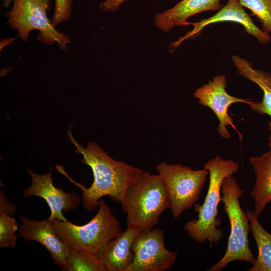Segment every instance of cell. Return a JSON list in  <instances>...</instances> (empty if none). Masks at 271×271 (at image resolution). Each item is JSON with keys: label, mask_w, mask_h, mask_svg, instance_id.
<instances>
[{"label": "cell", "mask_w": 271, "mask_h": 271, "mask_svg": "<svg viewBox=\"0 0 271 271\" xmlns=\"http://www.w3.org/2000/svg\"><path fill=\"white\" fill-rule=\"evenodd\" d=\"M68 137L76 147L75 153L82 155L81 162L92 169L93 183L86 188L72 179L62 166L56 165L55 168L82 190L85 209L91 211L96 209L99 207V200L105 196L122 204L128 188L139 178L143 171L124 161L115 160L94 142L90 141L86 147H83L74 138L71 127L68 130Z\"/></svg>", "instance_id": "1"}, {"label": "cell", "mask_w": 271, "mask_h": 271, "mask_svg": "<svg viewBox=\"0 0 271 271\" xmlns=\"http://www.w3.org/2000/svg\"><path fill=\"white\" fill-rule=\"evenodd\" d=\"M203 166L209 172L208 190L203 203L194 205L197 219L188 222L184 230L195 241L204 243L208 241L212 247L219 243L223 236L222 230L218 228L220 219L217 217L218 206L221 200L222 184L226 177L237 172L239 166L232 160H224L216 155Z\"/></svg>", "instance_id": "2"}, {"label": "cell", "mask_w": 271, "mask_h": 271, "mask_svg": "<svg viewBox=\"0 0 271 271\" xmlns=\"http://www.w3.org/2000/svg\"><path fill=\"white\" fill-rule=\"evenodd\" d=\"M121 205L127 227L148 230L158 224L161 214L170 208V200L161 176L143 172L128 188Z\"/></svg>", "instance_id": "3"}, {"label": "cell", "mask_w": 271, "mask_h": 271, "mask_svg": "<svg viewBox=\"0 0 271 271\" xmlns=\"http://www.w3.org/2000/svg\"><path fill=\"white\" fill-rule=\"evenodd\" d=\"M51 223L58 237L69 248L95 254L122 233L119 221L103 199L99 200L97 214L85 224L55 218Z\"/></svg>", "instance_id": "4"}, {"label": "cell", "mask_w": 271, "mask_h": 271, "mask_svg": "<svg viewBox=\"0 0 271 271\" xmlns=\"http://www.w3.org/2000/svg\"><path fill=\"white\" fill-rule=\"evenodd\" d=\"M235 178L230 175L226 177L222 184L221 201L230 224V234L224 256L208 271H219L234 261L253 264L255 258L249 246L248 235L251 229L249 220L241 208L239 199L244 193Z\"/></svg>", "instance_id": "5"}, {"label": "cell", "mask_w": 271, "mask_h": 271, "mask_svg": "<svg viewBox=\"0 0 271 271\" xmlns=\"http://www.w3.org/2000/svg\"><path fill=\"white\" fill-rule=\"evenodd\" d=\"M51 1L13 0L11 10L5 14L6 23L18 32L24 42H27L30 32L36 30L39 31V42L49 45L56 43L61 51H66L67 45L71 43L70 38L58 31L47 16Z\"/></svg>", "instance_id": "6"}, {"label": "cell", "mask_w": 271, "mask_h": 271, "mask_svg": "<svg viewBox=\"0 0 271 271\" xmlns=\"http://www.w3.org/2000/svg\"><path fill=\"white\" fill-rule=\"evenodd\" d=\"M156 170L166 185L170 200V209L175 219L196 202L209 175L204 168L193 170L180 164H168L163 161Z\"/></svg>", "instance_id": "7"}, {"label": "cell", "mask_w": 271, "mask_h": 271, "mask_svg": "<svg viewBox=\"0 0 271 271\" xmlns=\"http://www.w3.org/2000/svg\"><path fill=\"white\" fill-rule=\"evenodd\" d=\"M132 249L134 258L127 271H166L175 263L178 255L166 248L164 231L160 228L141 230Z\"/></svg>", "instance_id": "8"}, {"label": "cell", "mask_w": 271, "mask_h": 271, "mask_svg": "<svg viewBox=\"0 0 271 271\" xmlns=\"http://www.w3.org/2000/svg\"><path fill=\"white\" fill-rule=\"evenodd\" d=\"M226 87L225 76L219 75L197 88L194 93V96L200 104L209 107L214 112L219 121L217 129L219 134L224 138L228 139L230 134L226 127L233 126V118L228 113L229 106L236 103L251 106L254 102L229 94Z\"/></svg>", "instance_id": "9"}, {"label": "cell", "mask_w": 271, "mask_h": 271, "mask_svg": "<svg viewBox=\"0 0 271 271\" xmlns=\"http://www.w3.org/2000/svg\"><path fill=\"white\" fill-rule=\"evenodd\" d=\"M52 168L48 173L38 175L28 169L32 183L24 190V196H30L42 198L47 203L51 214L48 220L53 219L67 221L63 212L75 209L79 205L81 199L75 192H65L63 189L56 188L53 183L51 176Z\"/></svg>", "instance_id": "10"}, {"label": "cell", "mask_w": 271, "mask_h": 271, "mask_svg": "<svg viewBox=\"0 0 271 271\" xmlns=\"http://www.w3.org/2000/svg\"><path fill=\"white\" fill-rule=\"evenodd\" d=\"M21 225L18 235L27 242L35 241L48 251L54 263L64 270L70 249L56 234L48 219L38 221L28 219L25 215L20 217Z\"/></svg>", "instance_id": "11"}, {"label": "cell", "mask_w": 271, "mask_h": 271, "mask_svg": "<svg viewBox=\"0 0 271 271\" xmlns=\"http://www.w3.org/2000/svg\"><path fill=\"white\" fill-rule=\"evenodd\" d=\"M222 21L241 24L245 31L253 36L260 43L267 44L270 41V35L253 23L238 0H228L227 4L213 16L199 22L190 23V25L193 26V29L172 43V47H178L184 40L199 35L203 29L207 25Z\"/></svg>", "instance_id": "12"}, {"label": "cell", "mask_w": 271, "mask_h": 271, "mask_svg": "<svg viewBox=\"0 0 271 271\" xmlns=\"http://www.w3.org/2000/svg\"><path fill=\"white\" fill-rule=\"evenodd\" d=\"M141 231L137 227H127L121 235L97 252L106 271L127 270L134 258L132 244Z\"/></svg>", "instance_id": "13"}, {"label": "cell", "mask_w": 271, "mask_h": 271, "mask_svg": "<svg viewBox=\"0 0 271 271\" xmlns=\"http://www.w3.org/2000/svg\"><path fill=\"white\" fill-rule=\"evenodd\" d=\"M221 0H182L172 8L157 14L154 24L161 31L167 32L176 26H187L190 17L210 10H219Z\"/></svg>", "instance_id": "14"}, {"label": "cell", "mask_w": 271, "mask_h": 271, "mask_svg": "<svg viewBox=\"0 0 271 271\" xmlns=\"http://www.w3.org/2000/svg\"><path fill=\"white\" fill-rule=\"evenodd\" d=\"M249 161L254 168L256 180L251 193L254 200V214L258 217L271 201V154L251 156Z\"/></svg>", "instance_id": "15"}, {"label": "cell", "mask_w": 271, "mask_h": 271, "mask_svg": "<svg viewBox=\"0 0 271 271\" xmlns=\"http://www.w3.org/2000/svg\"><path fill=\"white\" fill-rule=\"evenodd\" d=\"M232 60L238 73L258 85L263 92L262 101L254 102L250 106L251 109L261 114H267L271 117V73L254 69L248 61L237 55H232Z\"/></svg>", "instance_id": "16"}, {"label": "cell", "mask_w": 271, "mask_h": 271, "mask_svg": "<svg viewBox=\"0 0 271 271\" xmlns=\"http://www.w3.org/2000/svg\"><path fill=\"white\" fill-rule=\"evenodd\" d=\"M246 213L258 250L257 259L248 270L271 271V234L263 228L254 212L247 210Z\"/></svg>", "instance_id": "17"}, {"label": "cell", "mask_w": 271, "mask_h": 271, "mask_svg": "<svg viewBox=\"0 0 271 271\" xmlns=\"http://www.w3.org/2000/svg\"><path fill=\"white\" fill-rule=\"evenodd\" d=\"M65 271H106L95 253L70 249Z\"/></svg>", "instance_id": "18"}, {"label": "cell", "mask_w": 271, "mask_h": 271, "mask_svg": "<svg viewBox=\"0 0 271 271\" xmlns=\"http://www.w3.org/2000/svg\"><path fill=\"white\" fill-rule=\"evenodd\" d=\"M19 224L11 215L0 213V247L13 248L16 245Z\"/></svg>", "instance_id": "19"}, {"label": "cell", "mask_w": 271, "mask_h": 271, "mask_svg": "<svg viewBox=\"0 0 271 271\" xmlns=\"http://www.w3.org/2000/svg\"><path fill=\"white\" fill-rule=\"evenodd\" d=\"M249 9L262 23L263 31L271 33V0H238Z\"/></svg>", "instance_id": "20"}, {"label": "cell", "mask_w": 271, "mask_h": 271, "mask_svg": "<svg viewBox=\"0 0 271 271\" xmlns=\"http://www.w3.org/2000/svg\"><path fill=\"white\" fill-rule=\"evenodd\" d=\"M54 2L55 10L51 22L56 26L70 19L73 0H54Z\"/></svg>", "instance_id": "21"}, {"label": "cell", "mask_w": 271, "mask_h": 271, "mask_svg": "<svg viewBox=\"0 0 271 271\" xmlns=\"http://www.w3.org/2000/svg\"><path fill=\"white\" fill-rule=\"evenodd\" d=\"M16 207L8 199L5 192L0 190V213H5L11 216L15 213Z\"/></svg>", "instance_id": "22"}, {"label": "cell", "mask_w": 271, "mask_h": 271, "mask_svg": "<svg viewBox=\"0 0 271 271\" xmlns=\"http://www.w3.org/2000/svg\"><path fill=\"white\" fill-rule=\"evenodd\" d=\"M126 1L104 0L100 3L99 8L103 12H114L118 10L120 6Z\"/></svg>", "instance_id": "23"}, {"label": "cell", "mask_w": 271, "mask_h": 271, "mask_svg": "<svg viewBox=\"0 0 271 271\" xmlns=\"http://www.w3.org/2000/svg\"><path fill=\"white\" fill-rule=\"evenodd\" d=\"M15 40L16 37L11 38H8L6 39H1L0 43V50H2V49H3L5 47L14 42Z\"/></svg>", "instance_id": "24"}, {"label": "cell", "mask_w": 271, "mask_h": 271, "mask_svg": "<svg viewBox=\"0 0 271 271\" xmlns=\"http://www.w3.org/2000/svg\"><path fill=\"white\" fill-rule=\"evenodd\" d=\"M13 2V0H4L3 6L5 8H8L10 4Z\"/></svg>", "instance_id": "25"}, {"label": "cell", "mask_w": 271, "mask_h": 271, "mask_svg": "<svg viewBox=\"0 0 271 271\" xmlns=\"http://www.w3.org/2000/svg\"><path fill=\"white\" fill-rule=\"evenodd\" d=\"M269 129L270 131V135L269 138V146L270 148V150L269 151L271 154V122L269 123Z\"/></svg>", "instance_id": "26"}]
</instances>
